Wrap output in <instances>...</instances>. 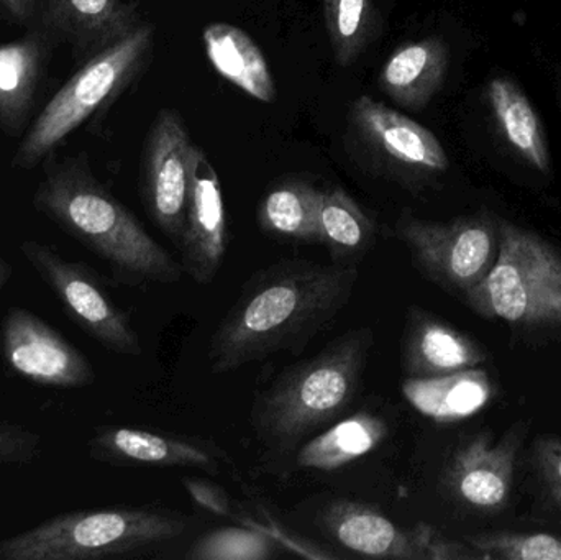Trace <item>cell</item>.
Instances as JSON below:
<instances>
[{
    "mask_svg": "<svg viewBox=\"0 0 561 560\" xmlns=\"http://www.w3.org/2000/svg\"><path fill=\"white\" fill-rule=\"evenodd\" d=\"M356 265L289 260L247 283L209 345L213 374H229L284 351L300 348L350 301Z\"/></svg>",
    "mask_w": 561,
    "mask_h": 560,
    "instance_id": "cell-1",
    "label": "cell"
},
{
    "mask_svg": "<svg viewBox=\"0 0 561 560\" xmlns=\"http://www.w3.org/2000/svg\"><path fill=\"white\" fill-rule=\"evenodd\" d=\"M33 206L130 282L173 285L184 270L140 220L102 186L84 158H49Z\"/></svg>",
    "mask_w": 561,
    "mask_h": 560,
    "instance_id": "cell-2",
    "label": "cell"
},
{
    "mask_svg": "<svg viewBox=\"0 0 561 560\" xmlns=\"http://www.w3.org/2000/svg\"><path fill=\"white\" fill-rule=\"evenodd\" d=\"M371 329H355L309 361L287 368L253 407V426L266 444L296 446L352 404L371 351Z\"/></svg>",
    "mask_w": 561,
    "mask_h": 560,
    "instance_id": "cell-3",
    "label": "cell"
},
{
    "mask_svg": "<svg viewBox=\"0 0 561 560\" xmlns=\"http://www.w3.org/2000/svg\"><path fill=\"white\" fill-rule=\"evenodd\" d=\"M186 522L151 508L112 506L62 513L0 541V560L135 558L180 538Z\"/></svg>",
    "mask_w": 561,
    "mask_h": 560,
    "instance_id": "cell-4",
    "label": "cell"
},
{
    "mask_svg": "<svg viewBox=\"0 0 561 560\" xmlns=\"http://www.w3.org/2000/svg\"><path fill=\"white\" fill-rule=\"evenodd\" d=\"M500 250L493 268L470 292L467 305L486 319L513 325H561V253L552 243L500 219Z\"/></svg>",
    "mask_w": 561,
    "mask_h": 560,
    "instance_id": "cell-5",
    "label": "cell"
},
{
    "mask_svg": "<svg viewBox=\"0 0 561 560\" xmlns=\"http://www.w3.org/2000/svg\"><path fill=\"white\" fill-rule=\"evenodd\" d=\"M154 26L140 23L134 32L99 52L56 92L20 144L13 167L32 170L84 124L111 105L151 59Z\"/></svg>",
    "mask_w": 561,
    "mask_h": 560,
    "instance_id": "cell-6",
    "label": "cell"
},
{
    "mask_svg": "<svg viewBox=\"0 0 561 560\" xmlns=\"http://www.w3.org/2000/svg\"><path fill=\"white\" fill-rule=\"evenodd\" d=\"M500 219L488 213L457 217L448 222L402 216L396 236L415 265L432 282L450 292L465 293L493 268L500 250Z\"/></svg>",
    "mask_w": 561,
    "mask_h": 560,
    "instance_id": "cell-7",
    "label": "cell"
},
{
    "mask_svg": "<svg viewBox=\"0 0 561 560\" xmlns=\"http://www.w3.org/2000/svg\"><path fill=\"white\" fill-rule=\"evenodd\" d=\"M20 253L55 293L66 315L102 347L118 355H141V342L130 316L115 305L98 273L71 262L36 240L20 243Z\"/></svg>",
    "mask_w": 561,
    "mask_h": 560,
    "instance_id": "cell-8",
    "label": "cell"
},
{
    "mask_svg": "<svg viewBox=\"0 0 561 560\" xmlns=\"http://www.w3.org/2000/svg\"><path fill=\"white\" fill-rule=\"evenodd\" d=\"M322 526L348 551L375 559L486 560L471 545L451 541L428 525L399 528L375 506L365 503H330L322 513Z\"/></svg>",
    "mask_w": 561,
    "mask_h": 560,
    "instance_id": "cell-9",
    "label": "cell"
},
{
    "mask_svg": "<svg viewBox=\"0 0 561 560\" xmlns=\"http://www.w3.org/2000/svg\"><path fill=\"white\" fill-rule=\"evenodd\" d=\"M350 134L376 167L404 180H424L450 167L434 132L369 95L353 101Z\"/></svg>",
    "mask_w": 561,
    "mask_h": 560,
    "instance_id": "cell-10",
    "label": "cell"
},
{
    "mask_svg": "<svg viewBox=\"0 0 561 560\" xmlns=\"http://www.w3.org/2000/svg\"><path fill=\"white\" fill-rule=\"evenodd\" d=\"M197 150L183 117L174 108H161L145 141L141 197L148 216L174 245L190 204Z\"/></svg>",
    "mask_w": 561,
    "mask_h": 560,
    "instance_id": "cell-11",
    "label": "cell"
},
{
    "mask_svg": "<svg viewBox=\"0 0 561 560\" xmlns=\"http://www.w3.org/2000/svg\"><path fill=\"white\" fill-rule=\"evenodd\" d=\"M2 354L13 374L49 388H84L95 381L91 362L65 335L30 309L13 306L2 322Z\"/></svg>",
    "mask_w": 561,
    "mask_h": 560,
    "instance_id": "cell-12",
    "label": "cell"
},
{
    "mask_svg": "<svg viewBox=\"0 0 561 560\" xmlns=\"http://www.w3.org/2000/svg\"><path fill=\"white\" fill-rule=\"evenodd\" d=\"M229 229L222 184L203 148L197 150L193 190L178 250L184 272L199 283L213 282L226 259Z\"/></svg>",
    "mask_w": 561,
    "mask_h": 560,
    "instance_id": "cell-13",
    "label": "cell"
},
{
    "mask_svg": "<svg viewBox=\"0 0 561 560\" xmlns=\"http://www.w3.org/2000/svg\"><path fill=\"white\" fill-rule=\"evenodd\" d=\"M402 370L409 378H434L480 367L486 351L470 335L411 308L402 338Z\"/></svg>",
    "mask_w": 561,
    "mask_h": 560,
    "instance_id": "cell-14",
    "label": "cell"
},
{
    "mask_svg": "<svg viewBox=\"0 0 561 560\" xmlns=\"http://www.w3.org/2000/svg\"><path fill=\"white\" fill-rule=\"evenodd\" d=\"M517 446L519 443L514 436L493 444L481 434L461 447L448 473L457 499L481 512L503 508L513 492Z\"/></svg>",
    "mask_w": 561,
    "mask_h": 560,
    "instance_id": "cell-15",
    "label": "cell"
},
{
    "mask_svg": "<svg viewBox=\"0 0 561 560\" xmlns=\"http://www.w3.org/2000/svg\"><path fill=\"white\" fill-rule=\"evenodd\" d=\"M89 456L111 466L214 467V450L183 437L128 426L98 427Z\"/></svg>",
    "mask_w": 561,
    "mask_h": 560,
    "instance_id": "cell-16",
    "label": "cell"
},
{
    "mask_svg": "<svg viewBox=\"0 0 561 560\" xmlns=\"http://www.w3.org/2000/svg\"><path fill=\"white\" fill-rule=\"evenodd\" d=\"M45 20L88 59L140 25L137 5L127 0H49Z\"/></svg>",
    "mask_w": 561,
    "mask_h": 560,
    "instance_id": "cell-17",
    "label": "cell"
},
{
    "mask_svg": "<svg viewBox=\"0 0 561 560\" xmlns=\"http://www.w3.org/2000/svg\"><path fill=\"white\" fill-rule=\"evenodd\" d=\"M448 59L450 52L440 36L404 43L382 65L379 89L399 107L424 111L444 85Z\"/></svg>",
    "mask_w": 561,
    "mask_h": 560,
    "instance_id": "cell-18",
    "label": "cell"
},
{
    "mask_svg": "<svg viewBox=\"0 0 561 560\" xmlns=\"http://www.w3.org/2000/svg\"><path fill=\"white\" fill-rule=\"evenodd\" d=\"M204 49L213 68L230 84L256 101H276V84L259 43L232 23H209L203 32Z\"/></svg>",
    "mask_w": 561,
    "mask_h": 560,
    "instance_id": "cell-19",
    "label": "cell"
},
{
    "mask_svg": "<svg viewBox=\"0 0 561 560\" xmlns=\"http://www.w3.org/2000/svg\"><path fill=\"white\" fill-rule=\"evenodd\" d=\"M491 117L507 147L534 170L549 174L552 155L546 128L526 92L510 78L491 79L486 85Z\"/></svg>",
    "mask_w": 561,
    "mask_h": 560,
    "instance_id": "cell-20",
    "label": "cell"
},
{
    "mask_svg": "<svg viewBox=\"0 0 561 560\" xmlns=\"http://www.w3.org/2000/svg\"><path fill=\"white\" fill-rule=\"evenodd\" d=\"M46 55L43 33L0 45V127L19 135L32 111Z\"/></svg>",
    "mask_w": 561,
    "mask_h": 560,
    "instance_id": "cell-21",
    "label": "cell"
},
{
    "mask_svg": "<svg viewBox=\"0 0 561 560\" xmlns=\"http://www.w3.org/2000/svg\"><path fill=\"white\" fill-rule=\"evenodd\" d=\"M408 397L428 418L450 423L480 413L494 395L486 372L470 368L434 378H414Z\"/></svg>",
    "mask_w": 561,
    "mask_h": 560,
    "instance_id": "cell-22",
    "label": "cell"
},
{
    "mask_svg": "<svg viewBox=\"0 0 561 560\" xmlns=\"http://www.w3.org/2000/svg\"><path fill=\"white\" fill-rule=\"evenodd\" d=\"M376 226L342 187L320 191L317 242L340 265H355L375 245Z\"/></svg>",
    "mask_w": 561,
    "mask_h": 560,
    "instance_id": "cell-23",
    "label": "cell"
},
{
    "mask_svg": "<svg viewBox=\"0 0 561 560\" xmlns=\"http://www.w3.org/2000/svg\"><path fill=\"white\" fill-rule=\"evenodd\" d=\"M388 433V424L376 414H353L304 444L297 454V466L320 472L342 469L353 460L373 453Z\"/></svg>",
    "mask_w": 561,
    "mask_h": 560,
    "instance_id": "cell-24",
    "label": "cell"
},
{
    "mask_svg": "<svg viewBox=\"0 0 561 560\" xmlns=\"http://www.w3.org/2000/svg\"><path fill=\"white\" fill-rule=\"evenodd\" d=\"M320 190L302 180L283 181L259 206V224L270 236L317 242Z\"/></svg>",
    "mask_w": 561,
    "mask_h": 560,
    "instance_id": "cell-25",
    "label": "cell"
},
{
    "mask_svg": "<svg viewBox=\"0 0 561 560\" xmlns=\"http://www.w3.org/2000/svg\"><path fill=\"white\" fill-rule=\"evenodd\" d=\"M323 19L336 65H353L368 48L378 28L373 0H323Z\"/></svg>",
    "mask_w": 561,
    "mask_h": 560,
    "instance_id": "cell-26",
    "label": "cell"
},
{
    "mask_svg": "<svg viewBox=\"0 0 561 560\" xmlns=\"http://www.w3.org/2000/svg\"><path fill=\"white\" fill-rule=\"evenodd\" d=\"M278 541L255 528H222L204 536L190 552L196 560H266L275 558Z\"/></svg>",
    "mask_w": 561,
    "mask_h": 560,
    "instance_id": "cell-27",
    "label": "cell"
},
{
    "mask_svg": "<svg viewBox=\"0 0 561 560\" xmlns=\"http://www.w3.org/2000/svg\"><path fill=\"white\" fill-rule=\"evenodd\" d=\"M468 542L486 560H561V536L550 533H484Z\"/></svg>",
    "mask_w": 561,
    "mask_h": 560,
    "instance_id": "cell-28",
    "label": "cell"
},
{
    "mask_svg": "<svg viewBox=\"0 0 561 560\" xmlns=\"http://www.w3.org/2000/svg\"><path fill=\"white\" fill-rule=\"evenodd\" d=\"M42 436L20 424L0 423V466H23L39 459Z\"/></svg>",
    "mask_w": 561,
    "mask_h": 560,
    "instance_id": "cell-29",
    "label": "cell"
},
{
    "mask_svg": "<svg viewBox=\"0 0 561 560\" xmlns=\"http://www.w3.org/2000/svg\"><path fill=\"white\" fill-rule=\"evenodd\" d=\"M536 462L547 495L561 508V439L546 436L536 441Z\"/></svg>",
    "mask_w": 561,
    "mask_h": 560,
    "instance_id": "cell-30",
    "label": "cell"
},
{
    "mask_svg": "<svg viewBox=\"0 0 561 560\" xmlns=\"http://www.w3.org/2000/svg\"><path fill=\"white\" fill-rule=\"evenodd\" d=\"M0 2L3 3V7H5L15 19L26 20L32 15L33 2H35V0H0Z\"/></svg>",
    "mask_w": 561,
    "mask_h": 560,
    "instance_id": "cell-31",
    "label": "cell"
},
{
    "mask_svg": "<svg viewBox=\"0 0 561 560\" xmlns=\"http://www.w3.org/2000/svg\"><path fill=\"white\" fill-rule=\"evenodd\" d=\"M10 276H12V268H10L9 263L3 260V256L0 255V292L5 288L7 283H9Z\"/></svg>",
    "mask_w": 561,
    "mask_h": 560,
    "instance_id": "cell-32",
    "label": "cell"
}]
</instances>
